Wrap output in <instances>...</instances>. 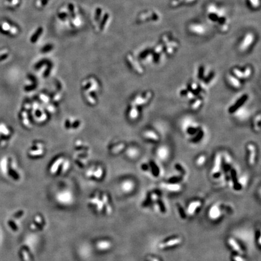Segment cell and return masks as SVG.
I'll list each match as a JSON object with an SVG mask.
<instances>
[{
	"instance_id": "cell-5",
	"label": "cell",
	"mask_w": 261,
	"mask_h": 261,
	"mask_svg": "<svg viewBox=\"0 0 261 261\" xmlns=\"http://www.w3.org/2000/svg\"><path fill=\"white\" fill-rule=\"evenodd\" d=\"M227 243L229 246L235 252L236 254L242 255L243 254V250L241 246L238 243V242L234 239L233 238H229L227 239Z\"/></svg>"
},
{
	"instance_id": "cell-12",
	"label": "cell",
	"mask_w": 261,
	"mask_h": 261,
	"mask_svg": "<svg viewBox=\"0 0 261 261\" xmlns=\"http://www.w3.org/2000/svg\"><path fill=\"white\" fill-rule=\"evenodd\" d=\"M163 187L167 190L171 192H178L181 190V186L179 183H169L163 184Z\"/></svg>"
},
{
	"instance_id": "cell-2",
	"label": "cell",
	"mask_w": 261,
	"mask_h": 261,
	"mask_svg": "<svg viewBox=\"0 0 261 261\" xmlns=\"http://www.w3.org/2000/svg\"><path fill=\"white\" fill-rule=\"evenodd\" d=\"M222 167V156L220 154H216L215 156L214 166L212 168V174L214 178L219 179L221 177L222 173L221 171Z\"/></svg>"
},
{
	"instance_id": "cell-9",
	"label": "cell",
	"mask_w": 261,
	"mask_h": 261,
	"mask_svg": "<svg viewBox=\"0 0 261 261\" xmlns=\"http://www.w3.org/2000/svg\"><path fill=\"white\" fill-rule=\"evenodd\" d=\"M152 97V93L151 92H147L144 96H140L137 97L134 101V104L135 105H142L146 103L148 101L150 100Z\"/></svg>"
},
{
	"instance_id": "cell-32",
	"label": "cell",
	"mask_w": 261,
	"mask_h": 261,
	"mask_svg": "<svg viewBox=\"0 0 261 261\" xmlns=\"http://www.w3.org/2000/svg\"><path fill=\"white\" fill-rule=\"evenodd\" d=\"M102 8L99 7L96 8V10H95V20H96L97 22L100 21L101 16H102Z\"/></svg>"
},
{
	"instance_id": "cell-19",
	"label": "cell",
	"mask_w": 261,
	"mask_h": 261,
	"mask_svg": "<svg viewBox=\"0 0 261 261\" xmlns=\"http://www.w3.org/2000/svg\"><path fill=\"white\" fill-rule=\"evenodd\" d=\"M203 137H204V131H203V130L201 129H200L199 131L196 133L195 136L194 137H193V138L192 139V140L191 141H192L193 143H196L199 142V141L203 138Z\"/></svg>"
},
{
	"instance_id": "cell-8",
	"label": "cell",
	"mask_w": 261,
	"mask_h": 261,
	"mask_svg": "<svg viewBox=\"0 0 261 261\" xmlns=\"http://www.w3.org/2000/svg\"><path fill=\"white\" fill-rule=\"evenodd\" d=\"M247 149L249 152V156H248V163L250 166H253L255 163L256 160V147L253 144H248L247 145Z\"/></svg>"
},
{
	"instance_id": "cell-23",
	"label": "cell",
	"mask_w": 261,
	"mask_h": 261,
	"mask_svg": "<svg viewBox=\"0 0 261 261\" xmlns=\"http://www.w3.org/2000/svg\"><path fill=\"white\" fill-rule=\"evenodd\" d=\"M206 156L204 155H200L199 157H198L196 160V164L198 166H201L206 162Z\"/></svg>"
},
{
	"instance_id": "cell-17",
	"label": "cell",
	"mask_w": 261,
	"mask_h": 261,
	"mask_svg": "<svg viewBox=\"0 0 261 261\" xmlns=\"http://www.w3.org/2000/svg\"><path fill=\"white\" fill-rule=\"evenodd\" d=\"M229 81L230 84L232 85L234 88H239L241 86V83H240L239 80L237 78L233 77V76L230 75L228 77Z\"/></svg>"
},
{
	"instance_id": "cell-38",
	"label": "cell",
	"mask_w": 261,
	"mask_h": 261,
	"mask_svg": "<svg viewBox=\"0 0 261 261\" xmlns=\"http://www.w3.org/2000/svg\"><path fill=\"white\" fill-rule=\"evenodd\" d=\"M52 49H53V46L51 44H48V45H47L46 46H45L44 47H43L42 48V52H47V51H50V50H51Z\"/></svg>"
},
{
	"instance_id": "cell-24",
	"label": "cell",
	"mask_w": 261,
	"mask_h": 261,
	"mask_svg": "<svg viewBox=\"0 0 261 261\" xmlns=\"http://www.w3.org/2000/svg\"><path fill=\"white\" fill-rule=\"evenodd\" d=\"M255 129L257 130V131H259L260 129V115L259 114L258 116H257L255 118Z\"/></svg>"
},
{
	"instance_id": "cell-27",
	"label": "cell",
	"mask_w": 261,
	"mask_h": 261,
	"mask_svg": "<svg viewBox=\"0 0 261 261\" xmlns=\"http://www.w3.org/2000/svg\"><path fill=\"white\" fill-rule=\"evenodd\" d=\"M48 0H37L36 2V6L38 8H41L43 7L47 4Z\"/></svg>"
},
{
	"instance_id": "cell-26",
	"label": "cell",
	"mask_w": 261,
	"mask_h": 261,
	"mask_svg": "<svg viewBox=\"0 0 261 261\" xmlns=\"http://www.w3.org/2000/svg\"><path fill=\"white\" fill-rule=\"evenodd\" d=\"M233 72L234 75L237 77L239 78V79H245L244 76H243V73L240 70V69L238 68H234L233 69Z\"/></svg>"
},
{
	"instance_id": "cell-39",
	"label": "cell",
	"mask_w": 261,
	"mask_h": 261,
	"mask_svg": "<svg viewBox=\"0 0 261 261\" xmlns=\"http://www.w3.org/2000/svg\"><path fill=\"white\" fill-rule=\"evenodd\" d=\"M34 221H35V223H37L39 225L43 226V223H42V220L41 217L40 216L38 215L35 216V218H34Z\"/></svg>"
},
{
	"instance_id": "cell-6",
	"label": "cell",
	"mask_w": 261,
	"mask_h": 261,
	"mask_svg": "<svg viewBox=\"0 0 261 261\" xmlns=\"http://www.w3.org/2000/svg\"><path fill=\"white\" fill-rule=\"evenodd\" d=\"M202 205L201 202L198 200L193 201L190 203L188 205L187 209H186V213L190 216L195 215L198 211V209L201 207Z\"/></svg>"
},
{
	"instance_id": "cell-21",
	"label": "cell",
	"mask_w": 261,
	"mask_h": 261,
	"mask_svg": "<svg viewBox=\"0 0 261 261\" xmlns=\"http://www.w3.org/2000/svg\"><path fill=\"white\" fill-rule=\"evenodd\" d=\"M109 14L105 13L104 16L102 18V21H101V23L100 25V30L102 31H103L104 29H105L106 25H107V24L108 23V21L109 20Z\"/></svg>"
},
{
	"instance_id": "cell-14",
	"label": "cell",
	"mask_w": 261,
	"mask_h": 261,
	"mask_svg": "<svg viewBox=\"0 0 261 261\" xmlns=\"http://www.w3.org/2000/svg\"><path fill=\"white\" fill-rule=\"evenodd\" d=\"M144 136L149 140H151L154 142H158L159 140V137L155 133L152 131V130H148L145 132L144 134Z\"/></svg>"
},
{
	"instance_id": "cell-31",
	"label": "cell",
	"mask_w": 261,
	"mask_h": 261,
	"mask_svg": "<svg viewBox=\"0 0 261 261\" xmlns=\"http://www.w3.org/2000/svg\"><path fill=\"white\" fill-rule=\"evenodd\" d=\"M138 110H137L135 108H133L130 112V117L133 119H135L138 117Z\"/></svg>"
},
{
	"instance_id": "cell-16",
	"label": "cell",
	"mask_w": 261,
	"mask_h": 261,
	"mask_svg": "<svg viewBox=\"0 0 261 261\" xmlns=\"http://www.w3.org/2000/svg\"><path fill=\"white\" fill-rule=\"evenodd\" d=\"M150 168L151 169V171H152V175H154V177H157L159 176L160 175V169L158 168V167L155 163L153 161H150V165H149Z\"/></svg>"
},
{
	"instance_id": "cell-35",
	"label": "cell",
	"mask_w": 261,
	"mask_h": 261,
	"mask_svg": "<svg viewBox=\"0 0 261 261\" xmlns=\"http://www.w3.org/2000/svg\"><path fill=\"white\" fill-rule=\"evenodd\" d=\"M249 2L251 6L253 8H257L259 6L260 4V1L259 0H249Z\"/></svg>"
},
{
	"instance_id": "cell-4",
	"label": "cell",
	"mask_w": 261,
	"mask_h": 261,
	"mask_svg": "<svg viewBox=\"0 0 261 261\" xmlns=\"http://www.w3.org/2000/svg\"><path fill=\"white\" fill-rule=\"evenodd\" d=\"M254 40H255V36L253 34L251 33L247 34L240 44L239 48L241 51H244L247 50L248 48L251 46V45L253 44Z\"/></svg>"
},
{
	"instance_id": "cell-10",
	"label": "cell",
	"mask_w": 261,
	"mask_h": 261,
	"mask_svg": "<svg viewBox=\"0 0 261 261\" xmlns=\"http://www.w3.org/2000/svg\"><path fill=\"white\" fill-rule=\"evenodd\" d=\"M230 177L233 184V188L236 190H240L242 189V186L239 184L237 178V173L235 169H231L230 170Z\"/></svg>"
},
{
	"instance_id": "cell-36",
	"label": "cell",
	"mask_w": 261,
	"mask_h": 261,
	"mask_svg": "<svg viewBox=\"0 0 261 261\" xmlns=\"http://www.w3.org/2000/svg\"><path fill=\"white\" fill-rule=\"evenodd\" d=\"M2 29H3V30L6 31V32H7V31H10V28H11V26H10L9 25V24L7 23V22H4L2 24Z\"/></svg>"
},
{
	"instance_id": "cell-29",
	"label": "cell",
	"mask_w": 261,
	"mask_h": 261,
	"mask_svg": "<svg viewBox=\"0 0 261 261\" xmlns=\"http://www.w3.org/2000/svg\"><path fill=\"white\" fill-rule=\"evenodd\" d=\"M156 203L158 205V207H159L160 210L161 212L164 213V212H166V207H165L164 203H163V201H161V200L158 199L157 201H156Z\"/></svg>"
},
{
	"instance_id": "cell-34",
	"label": "cell",
	"mask_w": 261,
	"mask_h": 261,
	"mask_svg": "<svg viewBox=\"0 0 261 261\" xmlns=\"http://www.w3.org/2000/svg\"><path fill=\"white\" fill-rule=\"evenodd\" d=\"M69 15L68 14L67 12H65L64 11H61L59 12V17L60 19H61L62 20H66L68 17Z\"/></svg>"
},
{
	"instance_id": "cell-13",
	"label": "cell",
	"mask_w": 261,
	"mask_h": 261,
	"mask_svg": "<svg viewBox=\"0 0 261 261\" xmlns=\"http://www.w3.org/2000/svg\"><path fill=\"white\" fill-rule=\"evenodd\" d=\"M190 30L193 33H197V34H202L204 33L206 30L204 26L201 25L200 24H194V25L190 26Z\"/></svg>"
},
{
	"instance_id": "cell-33",
	"label": "cell",
	"mask_w": 261,
	"mask_h": 261,
	"mask_svg": "<svg viewBox=\"0 0 261 261\" xmlns=\"http://www.w3.org/2000/svg\"><path fill=\"white\" fill-rule=\"evenodd\" d=\"M175 168L177 170H178L179 172H180L182 175H184V174H185V173H186L185 169H184L183 166H182L181 164L177 163V164L175 165Z\"/></svg>"
},
{
	"instance_id": "cell-42",
	"label": "cell",
	"mask_w": 261,
	"mask_h": 261,
	"mask_svg": "<svg viewBox=\"0 0 261 261\" xmlns=\"http://www.w3.org/2000/svg\"><path fill=\"white\" fill-rule=\"evenodd\" d=\"M23 213H24L23 211H20V212H17L15 215H14V216H15V217H16V218H18V217L21 216L23 215Z\"/></svg>"
},
{
	"instance_id": "cell-44",
	"label": "cell",
	"mask_w": 261,
	"mask_h": 261,
	"mask_svg": "<svg viewBox=\"0 0 261 261\" xmlns=\"http://www.w3.org/2000/svg\"><path fill=\"white\" fill-rule=\"evenodd\" d=\"M188 92H189V90H181V91H180V94L181 95H187V94L188 93Z\"/></svg>"
},
{
	"instance_id": "cell-25",
	"label": "cell",
	"mask_w": 261,
	"mask_h": 261,
	"mask_svg": "<svg viewBox=\"0 0 261 261\" xmlns=\"http://www.w3.org/2000/svg\"><path fill=\"white\" fill-rule=\"evenodd\" d=\"M111 243L108 241H102V242L99 243L98 244V247L102 249H108L110 248Z\"/></svg>"
},
{
	"instance_id": "cell-11",
	"label": "cell",
	"mask_w": 261,
	"mask_h": 261,
	"mask_svg": "<svg viewBox=\"0 0 261 261\" xmlns=\"http://www.w3.org/2000/svg\"><path fill=\"white\" fill-rule=\"evenodd\" d=\"M222 167L225 173H228L232 169L230 163V158L229 155H225L224 157H222Z\"/></svg>"
},
{
	"instance_id": "cell-28",
	"label": "cell",
	"mask_w": 261,
	"mask_h": 261,
	"mask_svg": "<svg viewBox=\"0 0 261 261\" xmlns=\"http://www.w3.org/2000/svg\"><path fill=\"white\" fill-rule=\"evenodd\" d=\"M182 178L180 176L172 177L170 178H169V183H175V184L179 183V182L182 180Z\"/></svg>"
},
{
	"instance_id": "cell-43",
	"label": "cell",
	"mask_w": 261,
	"mask_h": 261,
	"mask_svg": "<svg viewBox=\"0 0 261 261\" xmlns=\"http://www.w3.org/2000/svg\"><path fill=\"white\" fill-rule=\"evenodd\" d=\"M256 236L257 237V243H258V245L259 246H260V231H258V234H257Z\"/></svg>"
},
{
	"instance_id": "cell-30",
	"label": "cell",
	"mask_w": 261,
	"mask_h": 261,
	"mask_svg": "<svg viewBox=\"0 0 261 261\" xmlns=\"http://www.w3.org/2000/svg\"><path fill=\"white\" fill-rule=\"evenodd\" d=\"M231 259L233 261H246L244 257L242 256V255H238V254H235L233 255L231 257Z\"/></svg>"
},
{
	"instance_id": "cell-15",
	"label": "cell",
	"mask_w": 261,
	"mask_h": 261,
	"mask_svg": "<svg viewBox=\"0 0 261 261\" xmlns=\"http://www.w3.org/2000/svg\"><path fill=\"white\" fill-rule=\"evenodd\" d=\"M158 156L161 160H164L168 156V149L165 147H161L157 151Z\"/></svg>"
},
{
	"instance_id": "cell-37",
	"label": "cell",
	"mask_w": 261,
	"mask_h": 261,
	"mask_svg": "<svg viewBox=\"0 0 261 261\" xmlns=\"http://www.w3.org/2000/svg\"><path fill=\"white\" fill-rule=\"evenodd\" d=\"M146 261H161L160 259L157 258L156 257H154L153 256H148L146 257Z\"/></svg>"
},
{
	"instance_id": "cell-41",
	"label": "cell",
	"mask_w": 261,
	"mask_h": 261,
	"mask_svg": "<svg viewBox=\"0 0 261 261\" xmlns=\"http://www.w3.org/2000/svg\"><path fill=\"white\" fill-rule=\"evenodd\" d=\"M8 224L11 226L12 229L15 230H16L17 229H18V228H17V226L16 225V224H15V223L13 221H8Z\"/></svg>"
},
{
	"instance_id": "cell-7",
	"label": "cell",
	"mask_w": 261,
	"mask_h": 261,
	"mask_svg": "<svg viewBox=\"0 0 261 261\" xmlns=\"http://www.w3.org/2000/svg\"><path fill=\"white\" fill-rule=\"evenodd\" d=\"M247 99H248V95L243 94L242 96L239 99H238L237 102H236L233 105L231 106V107L229 109V112L230 113L235 112L236 111L241 107V106H242L243 104H244L245 102L247 100Z\"/></svg>"
},
{
	"instance_id": "cell-22",
	"label": "cell",
	"mask_w": 261,
	"mask_h": 261,
	"mask_svg": "<svg viewBox=\"0 0 261 261\" xmlns=\"http://www.w3.org/2000/svg\"><path fill=\"white\" fill-rule=\"evenodd\" d=\"M202 104V100L201 99H195L194 102H192V105H191V108H192V110H196L199 108L200 106Z\"/></svg>"
},
{
	"instance_id": "cell-45",
	"label": "cell",
	"mask_w": 261,
	"mask_h": 261,
	"mask_svg": "<svg viewBox=\"0 0 261 261\" xmlns=\"http://www.w3.org/2000/svg\"><path fill=\"white\" fill-rule=\"evenodd\" d=\"M142 169L143 170H145V171H146V170H147L149 169V166L147 164H143L142 166Z\"/></svg>"
},
{
	"instance_id": "cell-46",
	"label": "cell",
	"mask_w": 261,
	"mask_h": 261,
	"mask_svg": "<svg viewBox=\"0 0 261 261\" xmlns=\"http://www.w3.org/2000/svg\"><path fill=\"white\" fill-rule=\"evenodd\" d=\"M102 199H103V203H105V204L108 205V198H107V196L105 195H104L103 196V198H102Z\"/></svg>"
},
{
	"instance_id": "cell-40",
	"label": "cell",
	"mask_w": 261,
	"mask_h": 261,
	"mask_svg": "<svg viewBox=\"0 0 261 261\" xmlns=\"http://www.w3.org/2000/svg\"><path fill=\"white\" fill-rule=\"evenodd\" d=\"M22 255H23L24 259L25 261H30V257L29 256V255H28V253L25 251V250H24V251H22Z\"/></svg>"
},
{
	"instance_id": "cell-3",
	"label": "cell",
	"mask_w": 261,
	"mask_h": 261,
	"mask_svg": "<svg viewBox=\"0 0 261 261\" xmlns=\"http://www.w3.org/2000/svg\"><path fill=\"white\" fill-rule=\"evenodd\" d=\"M222 215L221 207L217 204H214L208 212V216L210 220L216 221L219 220Z\"/></svg>"
},
{
	"instance_id": "cell-18",
	"label": "cell",
	"mask_w": 261,
	"mask_h": 261,
	"mask_svg": "<svg viewBox=\"0 0 261 261\" xmlns=\"http://www.w3.org/2000/svg\"><path fill=\"white\" fill-rule=\"evenodd\" d=\"M42 32H43L42 28V27L38 28L37 30H36L35 33L33 34V35L32 36V38H31V42L33 43L36 42L38 40V39H39L40 36H41L42 33Z\"/></svg>"
},
{
	"instance_id": "cell-1",
	"label": "cell",
	"mask_w": 261,
	"mask_h": 261,
	"mask_svg": "<svg viewBox=\"0 0 261 261\" xmlns=\"http://www.w3.org/2000/svg\"><path fill=\"white\" fill-rule=\"evenodd\" d=\"M182 242V239L180 237H175L168 239L159 243L158 247L160 250H166L168 248L175 247Z\"/></svg>"
},
{
	"instance_id": "cell-20",
	"label": "cell",
	"mask_w": 261,
	"mask_h": 261,
	"mask_svg": "<svg viewBox=\"0 0 261 261\" xmlns=\"http://www.w3.org/2000/svg\"><path fill=\"white\" fill-rule=\"evenodd\" d=\"M200 129H201V127L199 126H189L187 128L186 131H187L188 134L194 135L196 134Z\"/></svg>"
}]
</instances>
